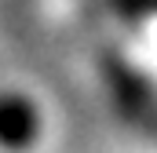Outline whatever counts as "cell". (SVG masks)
<instances>
[{"mask_svg": "<svg viewBox=\"0 0 157 153\" xmlns=\"http://www.w3.org/2000/svg\"><path fill=\"white\" fill-rule=\"evenodd\" d=\"M40 131L37 106L22 95H4L0 99V146L7 150H26Z\"/></svg>", "mask_w": 157, "mask_h": 153, "instance_id": "1", "label": "cell"}]
</instances>
